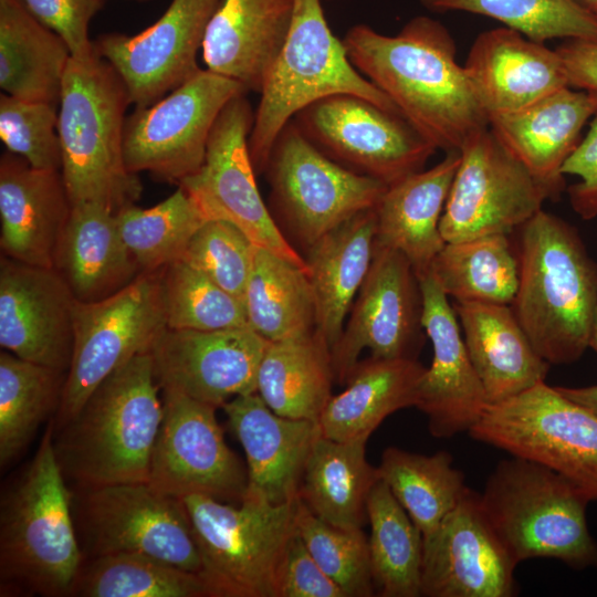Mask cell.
I'll return each mask as SVG.
<instances>
[{
  "label": "cell",
  "instance_id": "obj_1",
  "mask_svg": "<svg viewBox=\"0 0 597 597\" xmlns=\"http://www.w3.org/2000/svg\"><path fill=\"white\" fill-rule=\"evenodd\" d=\"M356 70L385 93L436 149L459 151L489 127L455 43L438 20L418 15L396 35L356 24L342 39Z\"/></svg>",
  "mask_w": 597,
  "mask_h": 597
},
{
  "label": "cell",
  "instance_id": "obj_2",
  "mask_svg": "<svg viewBox=\"0 0 597 597\" xmlns=\"http://www.w3.org/2000/svg\"><path fill=\"white\" fill-rule=\"evenodd\" d=\"M150 353L107 376L76 416L53 430L62 473L72 486L149 482L163 419Z\"/></svg>",
  "mask_w": 597,
  "mask_h": 597
},
{
  "label": "cell",
  "instance_id": "obj_3",
  "mask_svg": "<svg viewBox=\"0 0 597 597\" xmlns=\"http://www.w3.org/2000/svg\"><path fill=\"white\" fill-rule=\"evenodd\" d=\"M519 231V286L511 307L547 363L572 364L589 348L597 262L573 226L543 209Z\"/></svg>",
  "mask_w": 597,
  "mask_h": 597
},
{
  "label": "cell",
  "instance_id": "obj_4",
  "mask_svg": "<svg viewBox=\"0 0 597 597\" xmlns=\"http://www.w3.org/2000/svg\"><path fill=\"white\" fill-rule=\"evenodd\" d=\"M83 559L51 420L32 460L1 494V596H69Z\"/></svg>",
  "mask_w": 597,
  "mask_h": 597
},
{
  "label": "cell",
  "instance_id": "obj_5",
  "mask_svg": "<svg viewBox=\"0 0 597 597\" xmlns=\"http://www.w3.org/2000/svg\"><path fill=\"white\" fill-rule=\"evenodd\" d=\"M129 104L123 80L96 50L71 57L59 101L57 134L72 206L96 202L116 212L139 198L140 180L127 169L123 153Z\"/></svg>",
  "mask_w": 597,
  "mask_h": 597
},
{
  "label": "cell",
  "instance_id": "obj_6",
  "mask_svg": "<svg viewBox=\"0 0 597 597\" xmlns=\"http://www.w3.org/2000/svg\"><path fill=\"white\" fill-rule=\"evenodd\" d=\"M480 501L517 564L555 558L577 569L597 567V543L586 519L590 500L555 471L512 455L498 463Z\"/></svg>",
  "mask_w": 597,
  "mask_h": 597
},
{
  "label": "cell",
  "instance_id": "obj_7",
  "mask_svg": "<svg viewBox=\"0 0 597 597\" xmlns=\"http://www.w3.org/2000/svg\"><path fill=\"white\" fill-rule=\"evenodd\" d=\"M334 94H354L398 113L390 98L362 75L332 32L321 0H294L290 30L254 113L249 151L256 174L265 170L283 127L304 107Z\"/></svg>",
  "mask_w": 597,
  "mask_h": 597
},
{
  "label": "cell",
  "instance_id": "obj_8",
  "mask_svg": "<svg viewBox=\"0 0 597 597\" xmlns=\"http://www.w3.org/2000/svg\"><path fill=\"white\" fill-rule=\"evenodd\" d=\"M181 500L211 597H277L300 499L273 504L245 491L238 505L205 495Z\"/></svg>",
  "mask_w": 597,
  "mask_h": 597
},
{
  "label": "cell",
  "instance_id": "obj_9",
  "mask_svg": "<svg viewBox=\"0 0 597 597\" xmlns=\"http://www.w3.org/2000/svg\"><path fill=\"white\" fill-rule=\"evenodd\" d=\"M264 174L274 220L305 252L344 222L374 209L387 189L326 156L293 119L277 135Z\"/></svg>",
  "mask_w": 597,
  "mask_h": 597
},
{
  "label": "cell",
  "instance_id": "obj_10",
  "mask_svg": "<svg viewBox=\"0 0 597 597\" xmlns=\"http://www.w3.org/2000/svg\"><path fill=\"white\" fill-rule=\"evenodd\" d=\"M163 269L140 272L102 300L75 301L73 352L61 402L52 419L54 431L76 416L114 370L136 355L150 353L167 328Z\"/></svg>",
  "mask_w": 597,
  "mask_h": 597
},
{
  "label": "cell",
  "instance_id": "obj_11",
  "mask_svg": "<svg viewBox=\"0 0 597 597\" xmlns=\"http://www.w3.org/2000/svg\"><path fill=\"white\" fill-rule=\"evenodd\" d=\"M469 433L555 471L597 501V416L556 387L541 381L488 405Z\"/></svg>",
  "mask_w": 597,
  "mask_h": 597
},
{
  "label": "cell",
  "instance_id": "obj_12",
  "mask_svg": "<svg viewBox=\"0 0 597 597\" xmlns=\"http://www.w3.org/2000/svg\"><path fill=\"white\" fill-rule=\"evenodd\" d=\"M72 511L84 558L115 553L155 557L201 572V559L180 498L147 482L72 489Z\"/></svg>",
  "mask_w": 597,
  "mask_h": 597
},
{
  "label": "cell",
  "instance_id": "obj_13",
  "mask_svg": "<svg viewBox=\"0 0 597 597\" xmlns=\"http://www.w3.org/2000/svg\"><path fill=\"white\" fill-rule=\"evenodd\" d=\"M247 93L239 82L201 69L158 102L135 107L126 117L123 134L127 169L179 185L202 166L221 111Z\"/></svg>",
  "mask_w": 597,
  "mask_h": 597
},
{
  "label": "cell",
  "instance_id": "obj_14",
  "mask_svg": "<svg viewBox=\"0 0 597 597\" xmlns=\"http://www.w3.org/2000/svg\"><path fill=\"white\" fill-rule=\"evenodd\" d=\"M253 119L245 94L232 98L213 125L202 166L178 186L193 198L207 220L232 223L255 247L308 273L304 255L286 239L260 195L249 151Z\"/></svg>",
  "mask_w": 597,
  "mask_h": 597
},
{
  "label": "cell",
  "instance_id": "obj_15",
  "mask_svg": "<svg viewBox=\"0 0 597 597\" xmlns=\"http://www.w3.org/2000/svg\"><path fill=\"white\" fill-rule=\"evenodd\" d=\"M292 119L326 156L387 186L422 170L437 150L400 114L354 94L317 100Z\"/></svg>",
  "mask_w": 597,
  "mask_h": 597
},
{
  "label": "cell",
  "instance_id": "obj_16",
  "mask_svg": "<svg viewBox=\"0 0 597 597\" xmlns=\"http://www.w3.org/2000/svg\"><path fill=\"white\" fill-rule=\"evenodd\" d=\"M460 163L440 220L446 242L511 234L535 213L548 188L514 157L490 127L460 148Z\"/></svg>",
  "mask_w": 597,
  "mask_h": 597
},
{
  "label": "cell",
  "instance_id": "obj_17",
  "mask_svg": "<svg viewBox=\"0 0 597 597\" xmlns=\"http://www.w3.org/2000/svg\"><path fill=\"white\" fill-rule=\"evenodd\" d=\"M422 311L420 283L410 261L375 241L369 271L331 348L335 381L345 385L365 348L373 357L417 359L426 334Z\"/></svg>",
  "mask_w": 597,
  "mask_h": 597
},
{
  "label": "cell",
  "instance_id": "obj_18",
  "mask_svg": "<svg viewBox=\"0 0 597 597\" xmlns=\"http://www.w3.org/2000/svg\"><path fill=\"white\" fill-rule=\"evenodd\" d=\"M163 391L148 483L175 498L205 495L239 503L248 488V471L224 441L217 407Z\"/></svg>",
  "mask_w": 597,
  "mask_h": 597
},
{
  "label": "cell",
  "instance_id": "obj_19",
  "mask_svg": "<svg viewBox=\"0 0 597 597\" xmlns=\"http://www.w3.org/2000/svg\"><path fill=\"white\" fill-rule=\"evenodd\" d=\"M221 1L172 0L144 31L107 33L94 41L96 52L123 80L135 107L158 102L201 70L197 55Z\"/></svg>",
  "mask_w": 597,
  "mask_h": 597
},
{
  "label": "cell",
  "instance_id": "obj_20",
  "mask_svg": "<svg viewBox=\"0 0 597 597\" xmlns=\"http://www.w3.org/2000/svg\"><path fill=\"white\" fill-rule=\"evenodd\" d=\"M516 565L486 517L480 493L468 488L423 537L422 596L511 597Z\"/></svg>",
  "mask_w": 597,
  "mask_h": 597
},
{
  "label": "cell",
  "instance_id": "obj_21",
  "mask_svg": "<svg viewBox=\"0 0 597 597\" xmlns=\"http://www.w3.org/2000/svg\"><path fill=\"white\" fill-rule=\"evenodd\" d=\"M268 344L249 326L166 328L150 354L163 390L221 408L234 397L256 392L258 370Z\"/></svg>",
  "mask_w": 597,
  "mask_h": 597
},
{
  "label": "cell",
  "instance_id": "obj_22",
  "mask_svg": "<svg viewBox=\"0 0 597 597\" xmlns=\"http://www.w3.org/2000/svg\"><path fill=\"white\" fill-rule=\"evenodd\" d=\"M76 298L55 268L0 259V345L13 355L67 373Z\"/></svg>",
  "mask_w": 597,
  "mask_h": 597
},
{
  "label": "cell",
  "instance_id": "obj_23",
  "mask_svg": "<svg viewBox=\"0 0 597 597\" xmlns=\"http://www.w3.org/2000/svg\"><path fill=\"white\" fill-rule=\"evenodd\" d=\"M422 294V325L432 344L416 408L428 418L433 437L468 431L481 418L488 399L461 336L458 316L432 272L418 275Z\"/></svg>",
  "mask_w": 597,
  "mask_h": 597
},
{
  "label": "cell",
  "instance_id": "obj_24",
  "mask_svg": "<svg viewBox=\"0 0 597 597\" xmlns=\"http://www.w3.org/2000/svg\"><path fill=\"white\" fill-rule=\"evenodd\" d=\"M463 66L489 118L570 87L556 49L507 27L480 33Z\"/></svg>",
  "mask_w": 597,
  "mask_h": 597
},
{
  "label": "cell",
  "instance_id": "obj_25",
  "mask_svg": "<svg viewBox=\"0 0 597 597\" xmlns=\"http://www.w3.org/2000/svg\"><path fill=\"white\" fill-rule=\"evenodd\" d=\"M72 205L60 170L33 168L10 151L0 159V248L15 261L54 268Z\"/></svg>",
  "mask_w": 597,
  "mask_h": 597
},
{
  "label": "cell",
  "instance_id": "obj_26",
  "mask_svg": "<svg viewBox=\"0 0 597 597\" xmlns=\"http://www.w3.org/2000/svg\"><path fill=\"white\" fill-rule=\"evenodd\" d=\"M247 457V491L273 504L298 498L306 461L321 434L317 421L282 417L256 394L221 407Z\"/></svg>",
  "mask_w": 597,
  "mask_h": 597
},
{
  "label": "cell",
  "instance_id": "obj_27",
  "mask_svg": "<svg viewBox=\"0 0 597 597\" xmlns=\"http://www.w3.org/2000/svg\"><path fill=\"white\" fill-rule=\"evenodd\" d=\"M596 112V95L565 87L520 111L490 117L489 127L555 199L565 187L562 167Z\"/></svg>",
  "mask_w": 597,
  "mask_h": 597
},
{
  "label": "cell",
  "instance_id": "obj_28",
  "mask_svg": "<svg viewBox=\"0 0 597 597\" xmlns=\"http://www.w3.org/2000/svg\"><path fill=\"white\" fill-rule=\"evenodd\" d=\"M294 0H222L202 44L207 70L261 92L291 27Z\"/></svg>",
  "mask_w": 597,
  "mask_h": 597
},
{
  "label": "cell",
  "instance_id": "obj_29",
  "mask_svg": "<svg viewBox=\"0 0 597 597\" xmlns=\"http://www.w3.org/2000/svg\"><path fill=\"white\" fill-rule=\"evenodd\" d=\"M453 308L489 405L545 381L551 364L536 352L511 305L454 302Z\"/></svg>",
  "mask_w": 597,
  "mask_h": 597
},
{
  "label": "cell",
  "instance_id": "obj_30",
  "mask_svg": "<svg viewBox=\"0 0 597 597\" xmlns=\"http://www.w3.org/2000/svg\"><path fill=\"white\" fill-rule=\"evenodd\" d=\"M460 163L459 151L387 186L376 213V243L402 253L417 276L428 272L446 241L440 220Z\"/></svg>",
  "mask_w": 597,
  "mask_h": 597
},
{
  "label": "cell",
  "instance_id": "obj_31",
  "mask_svg": "<svg viewBox=\"0 0 597 597\" xmlns=\"http://www.w3.org/2000/svg\"><path fill=\"white\" fill-rule=\"evenodd\" d=\"M54 268L80 302L107 297L140 273L122 239L115 212L96 202L72 206Z\"/></svg>",
  "mask_w": 597,
  "mask_h": 597
},
{
  "label": "cell",
  "instance_id": "obj_32",
  "mask_svg": "<svg viewBox=\"0 0 597 597\" xmlns=\"http://www.w3.org/2000/svg\"><path fill=\"white\" fill-rule=\"evenodd\" d=\"M425 370L410 358L358 360L345 389L333 395L322 411L317 420L321 434L336 441L368 440L388 416L416 407Z\"/></svg>",
  "mask_w": 597,
  "mask_h": 597
},
{
  "label": "cell",
  "instance_id": "obj_33",
  "mask_svg": "<svg viewBox=\"0 0 597 597\" xmlns=\"http://www.w3.org/2000/svg\"><path fill=\"white\" fill-rule=\"evenodd\" d=\"M375 240L374 208L328 232L305 252L315 300L316 329L331 348L338 341L369 271Z\"/></svg>",
  "mask_w": 597,
  "mask_h": 597
},
{
  "label": "cell",
  "instance_id": "obj_34",
  "mask_svg": "<svg viewBox=\"0 0 597 597\" xmlns=\"http://www.w3.org/2000/svg\"><path fill=\"white\" fill-rule=\"evenodd\" d=\"M71 57L64 40L22 0H0V87L6 94L59 104Z\"/></svg>",
  "mask_w": 597,
  "mask_h": 597
},
{
  "label": "cell",
  "instance_id": "obj_35",
  "mask_svg": "<svg viewBox=\"0 0 597 597\" xmlns=\"http://www.w3.org/2000/svg\"><path fill=\"white\" fill-rule=\"evenodd\" d=\"M334 381L331 347L315 329L269 342L258 370L256 394L282 417L317 421L333 396Z\"/></svg>",
  "mask_w": 597,
  "mask_h": 597
},
{
  "label": "cell",
  "instance_id": "obj_36",
  "mask_svg": "<svg viewBox=\"0 0 597 597\" xmlns=\"http://www.w3.org/2000/svg\"><path fill=\"white\" fill-rule=\"evenodd\" d=\"M367 440L318 436L303 472L298 498L318 517L343 528H362L367 499L379 480L366 459Z\"/></svg>",
  "mask_w": 597,
  "mask_h": 597
},
{
  "label": "cell",
  "instance_id": "obj_37",
  "mask_svg": "<svg viewBox=\"0 0 597 597\" xmlns=\"http://www.w3.org/2000/svg\"><path fill=\"white\" fill-rule=\"evenodd\" d=\"M243 304L249 327L269 342L316 329L308 273L263 248H254Z\"/></svg>",
  "mask_w": 597,
  "mask_h": 597
},
{
  "label": "cell",
  "instance_id": "obj_38",
  "mask_svg": "<svg viewBox=\"0 0 597 597\" xmlns=\"http://www.w3.org/2000/svg\"><path fill=\"white\" fill-rule=\"evenodd\" d=\"M366 512L375 593L381 597L422 596V534L380 479L368 495Z\"/></svg>",
  "mask_w": 597,
  "mask_h": 597
},
{
  "label": "cell",
  "instance_id": "obj_39",
  "mask_svg": "<svg viewBox=\"0 0 597 597\" xmlns=\"http://www.w3.org/2000/svg\"><path fill=\"white\" fill-rule=\"evenodd\" d=\"M510 234L446 242L430 271L455 302L511 305L519 286V259Z\"/></svg>",
  "mask_w": 597,
  "mask_h": 597
},
{
  "label": "cell",
  "instance_id": "obj_40",
  "mask_svg": "<svg viewBox=\"0 0 597 597\" xmlns=\"http://www.w3.org/2000/svg\"><path fill=\"white\" fill-rule=\"evenodd\" d=\"M377 470L422 538L433 533L468 489L463 473L444 450L425 455L388 447Z\"/></svg>",
  "mask_w": 597,
  "mask_h": 597
},
{
  "label": "cell",
  "instance_id": "obj_41",
  "mask_svg": "<svg viewBox=\"0 0 597 597\" xmlns=\"http://www.w3.org/2000/svg\"><path fill=\"white\" fill-rule=\"evenodd\" d=\"M69 596L211 597L202 576L168 562L132 553L84 558Z\"/></svg>",
  "mask_w": 597,
  "mask_h": 597
},
{
  "label": "cell",
  "instance_id": "obj_42",
  "mask_svg": "<svg viewBox=\"0 0 597 597\" xmlns=\"http://www.w3.org/2000/svg\"><path fill=\"white\" fill-rule=\"evenodd\" d=\"M66 373L0 354V465L15 460L39 426L56 412Z\"/></svg>",
  "mask_w": 597,
  "mask_h": 597
},
{
  "label": "cell",
  "instance_id": "obj_43",
  "mask_svg": "<svg viewBox=\"0 0 597 597\" xmlns=\"http://www.w3.org/2000/svg\"><path fill=\"white\" fill-rule=\"evenodd\" d=\"M122 239L140 272L155 271L181 260L196 231L207 218L180 186L158 205H128L115 212Z\"/></svg>",
  "mask_w": 597,
  "mask_h": 597
},
{
  "label": "cell",
  "instance_id": "obj_44",
  "mask_svg": "<svg viewBox=\"0 0 597 597\" xmlns=\"http://www.w3.org/2000/svg\"><path fill=\"white\" fill-rule=\"evenodd\" d=\"M433 12L465 11L490 17L531 40L597 41V17L572 0H420Z\"/></svg>",
  "mask_w": 597,
  "mask_h": 597
},
{
  "label": "cell",
  "instance_id": "obj_45",
  "mask_svg": "<svg viewBox=\"0 0 597 597\" xmlns=\"http://www.w3.org/2000/svg\"><path fill=\"white\" fill-rule=\"evenodd\" d=\"M167 328L218 331L249 326L244 304L182 260L163 269Z\"/></svg>",
  "mask_w": 597,
  "mask_h": 597
},
{
  "label": "cell",
  "instance_id": "obj_46",
  "mask_svg": "<svg viewBox=\"0 0 597 597\" xmlns=\"http://www.w3.org/2000/svg\"><path fill=\"white\" fill-rule=\"evenodd\" d=\"M295 526L315 562L342 588L346 597L376 595L368 538L362 528L332 525L315 515L301 500Z\"/></svg>",
  "mask_w": 597,
  "mask_h": 597
},
{
  "label": "cell",
  "instance_id": "obj_47",
  "mask_svg": "<svg viewBox=\"0 0 597 597\" xmlns=\"http://www.w3.org/2000/svg\"><path fill=\"white\" fill-rule=\"evenodd\" d=\"M254 248L232 223L207 220L192 235L181 260L243 302Z\"/></svg>",
  "mask_w": 597,
  "mask_h": 597
},
{
  "label": "cell",
  "instance_id": "obj_48",
  "mask_svg": "<svg viewBox=\"0 0 597 597\" xmlns=\"http://www.w3.org/2000/svg\"><path fill=\"white\" fill-rule=\"evenodd\" d=\"M56 105L0 95V138L8 151L43 170L62 168Z\"/></svg>",
  "mask_w": 597,
  "mask_h": 597
},
{
  "label": "cell",
  "instance_id": "obj_49",
  "mask_svg": "<svg viewBox=\"0 0 597 597\" xmlns=\"http://www.w3.org/2000/svg\"><path fill=\"white\" fill-rule=\"evenodd\" d=\"M28 10L67 44L72 56L95 51L88 38V25L101 10L102 0H22Z\"/></svg>",
  "mask_w": 597,
  "mask_h": 597
},
{
  "label": "cell",
  "instance_id": "obj_50",
  "mask_svg": "<svg viewBox=\"0 0 597 597\" xmlns=\"http://www.w3.org/2000/svg\"><path fill=\"white\" fill-rule=\"evenodd\" d=\"M277 597H346L315 562L297 534L291 538L277 577Z\"/></svg>",
  "mask_w": 597,
  "mask_h": 597
},
{
  "label": "cell",
  "instance_id": "obj_51",
  "mask_svg": "<svg viewBox=\"0 0 597 597\" xmlns=\"http://www.w3.org/2000/svg\"><path fill=\"white\" fill-rule=\"evenodd\" d=\"M563 175H574L580 181L567 188L574 211L584 220L597 217V112L589 129L562 167Z\"/></svg>",
  "mask_w": 597,
  "mask_h": 597
},
{
  "label": "cell",
  "instance_id": "obj_52",
  "mask_svg": "<svg viewBox=\"0 0 597 597\" xmlns=\"http://www.w3.org/2000/svg\"><path fill=\"white\" fill-rule=\"evenodd\" d=\"M572 88L597 96V41L566 40L556 48Z\"/></svg>",
  "mask_w": 597,
  "mask_h": 597
},
{
  "label": "cell",
  "instance_id": "obj_53",
  "mask_svg": "<svg viewBox=\"0 0 597 597\" xmlns=\"http://www.w3.org/2000/svg\"><path fill=\"white\" fill-rule=\"evenodd\" d=\"M568 399L597 416V385L587 387H556Z\"/></svg>",
  "mask_w": 597,
  "mask_h": 597
},
{
  "label": "cell",
  "instance_id": "obj_54",
  "mask_svg": "<svg viewBox=\"0 0 597 597\" xmlns=\"http://www.w3.org/2000/svg\"><path fill=\"white\" fill-rule=\"evenodd\" d=\"M577 6L597 17V0H572Z\"/></svg>",
  "mask_w": 597,
  "mask_h": 597
},
{
  "label": "cell",
  "instance_id": "obj_55",
  "mask_svg": "<svg viewBox=\"0 0 597 597\" xmlns=\"http://www.w3.org/2000/svg\"><path fill=\"white\" fill-rule=\"evenodd\" d=\"M589 348L594 349L597 353V308L595 312L593 327H591Z\"/></svg>",
  "mask_w": 597,
  "mask_h": 597
},
{
  "label": "cell",
  "instance_id": "obj_56",
  "mask_svg": "<svg viewBox=\"0 0 597 597\" xmlns=\"http://www.w3.org/2000/svg\"><path fill=\"white\" fill-rule=\"evenodd\" d=\"M104 1V0H102ZM135 1H138V2H146V1H149V0H135Z\"/></svg>",
  "mask_w": 597,
  "mask_h": 597
},
{
  "label": "cell",
  "instance_id": "obj_57",
  "mask_svg": "<svg viewBox=\"0 0 597 597\" xmlns=\"http://www.w3.org/2000/svg\"><path fill=\"white\" fill-rule=\"evenodd\" d=\"M328 1H333V0H328Z\"/></svg>",
  "mask_w": 597,
  "mask_h": 597
}]
</instances>
